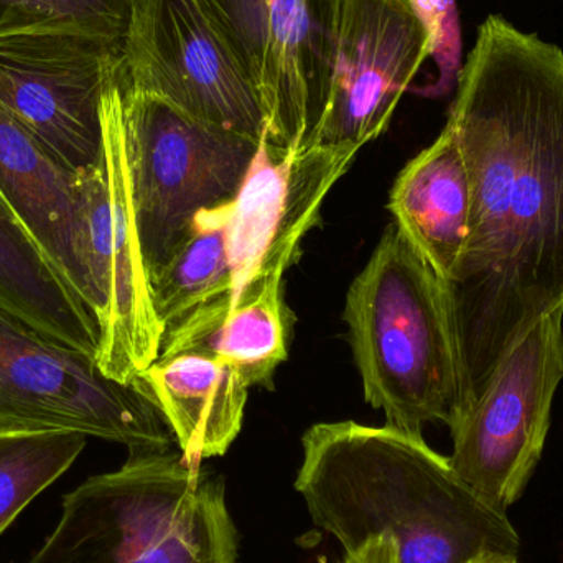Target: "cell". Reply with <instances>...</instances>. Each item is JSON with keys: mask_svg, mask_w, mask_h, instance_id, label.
<instances>
[{"mask_svg": "<svg viewBox=\"0 0 563 563\" xmlns=\"http://www.w3.org/2000/svg\"><path fill=\"white\" fill-rule=\"evenodd\" d=\"M479 563H519L518 558H498V559H488V561L479 562Z\"/></svg>", "mask_w": 563, "mask_h": 563, "instance_id": "cb8c5ba5", "label": "cell"}, {"mask_svg": "<svg viewBox=\"0 0 563 563\" xmlns=\"http://www.w3.org/2000/svg\"><path fill=\"white\" fill-rule=\"evenodd\" d=\"M387 207L404 236L449 284L465 253L472 213L468 170L450 122L402 168Z\"/></svg>", "mask_w": 563, "mask_h": 563, "instance_id": "2e32d148", "label": "cell"}, {"mask_svg": "<svg viewBox=\"0 0 563 563\" xmlns=\"http://www.w3.org/2000/svg\"><path fill=\"white\" fill-rule=\"evenodd\" d=\"M122 75L191 118L266 137L260 95L201 0H137Z\"/></svg>", "mask_w": 563, "mask_h": 563, "instance_id": "8fae6325", "label": "cell"}, {"mask_svg": "<svg viewBox=\"0 0 563 563\" xmlns=\"http://www.w3.org/2000/svg\"><path fill=\"white\" fill-rule=\"evenodd\" d=\"M121 65L102 98L104 155L95 167L79 172L78 250L99 328L96 363L111 379L131 384L161 354L164 327L155 313L132 211Z\"/></svg>", "mask_w": 563, "mask_h": 563, "instance_id": "8992f818", "label": "cell"}, {"mask_svg": "<svg viewBox=\"0 0 563 563\" xmlns=\"http://www.w3.org/2000/svg\"><path fill=\"white\" fill-rule=\"evenodd\" d=\"M341 563H402V561H400L396 542L384 536H377L354 551L346 552V558Z\"/></svg>", "mask_w": 563, "mask_h": 563, "instance_id": "603a6c76", "label": "cell"}, {"mask_svg": "<svg viewBox=\"0 0 563 563\" xmlns=\"http://www.w3.org/2000/svg\"><path fill=\"white\" fill-rule=\"evenodd\" d=\"M301 446L295 488L344 551L384 536L402 563L518 558L521 539L508 512L470 488L422 435L344 420L310 427Z\"/></svg>", "mask_w": 563, "mask_h": 563, "instance_id": "7a4b0ae2", "label": "cell"}, {"mask_svg": "<svg viewBox=\"0 0 563 563\" xmlns=\"http://www.w3.org/2000/svg\"><path fill=\"white\" fill-rule=\"evenodd\" d=\"M124 45L76 29L0 33V108L69 168L104 155L102 98Z\"/></svg>", "mask_w": 563, "mask_h": 563, "instance_id": "30bf717a", "label": "cell"}, {"mask_svg": "<svg viewBox=\"0 0 563 563\" xmlns=\"http://www.w3.org/2000/svg\"><path fill=\"white\" fill-rule=\"evenodd\" d=\"M288 327L282 284L221 314H191L162 338V353L200 351L233 367L247 387L273 386L287 357Z\"/></svg>", "mask_w": 563, "mask_h": 563, "instance_id": "ac0fdd59", "label": "cell"}, {"mask_svg": "<svg viewBox=\"0 0 563 563\" xmlns=\"http://www.w3.org/2000/svg\"><path fill=\"white\" fill-rule=\"evenodd\" d=\"M122 66L124 59L119 89L132 211L152 282L201 211L236 200L261 141L137 91L125 82Z\"/></svg>", "mask_w": 563, "mask_h": 563, "instance_id": "5b68a950", "label": "cell"}, {"mask_svg": "<svg viewBox=\"0 0 563 563\" xmlns=\"http://www.w3.org/2000/svg\"><path fill=\"white\" fill-rule=\"evenodd\" d=\"M0 195L46 260L89 308L91 290L78 250L79 172L69 168L2 108Z\"/></svg>", "mask_w": 563, "mask_h": 563, "instance_id": "5bb4252c", "label": "cell"}, {"mask_svg": "<svg viewBox=\"0 0 563 563\" xmlns=\"http://www.w3.org/2000/svg\"><path fill=\"white\" fill-rule=\"evenodd\" d=\"M231 205L201 211L180 246L151 282L152 300L164 334L191 314L227 311L231 288Z\"/></svg>", "mask_w": 563, "mask_h": 563, "instance_id": "d6986e66", "label": "cell"}, {"mask_svg": "<svg viewBox=\"0 0 563 563\" xmlns=\"http://www.w3.org/2000/svg\"><path fill=\"white\" fill-rule=\"evenodd\" d=\"M449 122L472 188L465 253L445 284L468 410L506 354L563 308V49L489 15Z\"/></svg>", "mask_w": 563, "mask_h": 563, "instance_id": "6da1fadb", "label": "cell"}, {"mask_svg": "<svg viewBox=\"0 0 563 563\" xmlns=\"http://www.w3.org/2000/svg\"><path fill=\"white\" fill-rule=\"evenodd\" d=\"M86 439L68 430L0 429V534L71 468Z\"/></svg>", "mask_w": 563, "mask_h": 563, "instance_id": "ffe728a7", "label": "cell"}, {"mask_svg": "<svg viewBox=\"0 0 563 563\" xmlns=\"http://www.w3.org/2000/svg\"><path fill=\"white\" fill-rule=\"evenodd\" d=\"M134 383L164 417L188 465L224 455L243 429L250 387L210 354H158Z\"/></svg>", "mask_w": 563, "mask_h": 563, "instance_id": "9a60e30c", "label": "cell"}, {"mask_svg": "<svg viewBox=\"0 0 563 563\" xmlns=\"http://www.w3.org/2000/svg\"><path fill=\"white\" fill-rule=\"evenodd\" d=\"M563 379V308L536 324L450 429L456 475L499 511L518 501L544 450Z\"/></svg>", "mask_w": 563, "mask_h": 563, "instance_id": "ba28073f", "label": "cell"}, {"mask_svg": "<svg viewBox=\"0 0 563 563\" xmlns=\"http://www.w3.org/2000/svg\"><path fill=\"white\" fill-rule=\"evenodd\" d=\"M260 95L264 141L300 151L323 114L341 0H201Z\"/></svg>", "mask_w": 563, "mask_h": 563, "instance_id": "9c48e42d", "label": "cell"}, {"mask_svg": "<svg viewBox=\"0 0 563 563\" xmlns=\"http://www.w3.org/2000/svg\"><path fill=\"white\" fill-rule=\"evenodd\" d=\"M0 429L68 430L128 446L170 450L174 435L137 384L111 379L96 357L0 307Z\"/></svg>", "mask_w": 563, "mask_h": 563, "instance_id": "52a82bcc", "label": "cell"}, {"mask_svg": "<svg viewBox=\"0 0 563 563\" xmlns=\"http://www.w3.org/2000/svg\"><path fill=\"white\" fill-rule=\"evenodd\" d=\"M357 152L356 147L285 152L261 141L231 205L227 311L253 300L269 285L282 284L288 267L300 256L301 241L320 223L328 194L346 174Z\"/></svg>", "mask_w": 563, "mask_h": 563, "instance_id": "7c38bea8", "label": "cell"}, {"mask_svg": "<svg viewBox=\"0 0 563 563\" xmlns=\"http://www.w3.org/2000/svg\"><path fill=\"white\" fill-rule=\"evenodd\" d=\"M137 0H0V33L76 29L125 45Z\"/></svg>", "mask_w": 563, "mask_h": 563, "instance_id": "44dd1931", "label": "cell"}, {"mask_svg": "<svg viewBox=\"0 0 563 563\" xmlns=\"http://www.w3.org/2000/svg\"><path fill=\"white\" fill-rule=\"evenodd\" d=\"M413 3L432 33V55L439 56L440 65L445 69V63H452L456 55L453 0H413Z\"/></svg>", "mask_w": 563, "mask_h": 563, "instance_id": "7402d4cb", "label": "cell"}, {"mask_svg": "<svg viewBox=\"0 0 563 563\" xmlns=\"http://www.w3.org/2000/svg\"><path fill=\"white\" fill-rule=\"evenodd\" d=\"M344 320L364 397L387 426L422 435L466 410L462 360L445 284L389 224L347 288Z\"/></svg>", "mask_w": 563, "mask_h": 563, "instance_id": "3957f363", "label": "cell"}, {"mask_svg": "<svg viewBox=\"0 0 563 563\" xmlns=\"http://www.w3.org/2000/svg\"><path fill=\"white\" fill-rule=\"evenodd\" d=\"M26 563H238L223 479L170 450L129 455L63 498Z\"/></svg>", "mask_w": 563, "mask_h": 563, "instance_id": "277c9868", "label": "cell"}, {"mask_svg": "<svg viewBox=\"0 0 563 563\" xmlns=\"http://www.w3.org/2000/svg\"><path fill=\"white\" fill-rule=\"evenodd\" d=\"M433 53L413 0H341L323 114L303 147H364L379 137Z\"/></svg>", "mask_w": 563, "mask_h": 563, "instance_id": "4fadbf2b", "label": "cell"}, {"mask_svg": "<svg viewBox=\"0 0 563 563\" xmlns=\"http://www.w3.org/2000/svg\"><path fill=\"white\" fill-rule=\"evenodd\" d=\"M0 307L46 336L96 357L95 314L46 260L0 195Z\"/></svg>", "mask_w": 563, "mask_h": 563, "instance_id": "e0dca14e", "label": "cell"}]
</instances>
